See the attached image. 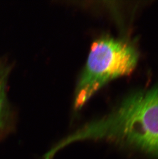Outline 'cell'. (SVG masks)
<instances>
[{
    "label": "cell",
    "instance_id": "cell-1",
    "mask_svg": "<svg viewBox=\"0 0 158 159\" xmlns=\"http://www.w3.org/2000/svg\"><path fill=\"white\" fill-rule=\"evenodd\" d=\"M67 140L123 143L158 157V87L129 96L110 115L84 125Z\"/></svg>",
    "mask_w": 158,
    "mask_h": 159
},
{
    "label": "cell",
    "instance_id": "cell-2",
    "mask_svg": "<svg viewBox=\"0 0 158 159\" xmlns=\"http://www.w3.org/2000/svg\"><path fill=\"white\" fill-rule=\"evenodd\" d=\"M138 59L135 48L128 42L109 36L91 44L75 92L74 109L78 111L107 83L131 74Z\"/></svg>",
    "mask_w": 158,
    "mask_h": 159
},
{
    "label": "cell",
    "instance_id": "cell-3",
    "mask_svg": "<svg viewBox=\"0 0 158 159\" xmlns=\"http://www.w3.org/2000/svg\"><path fill=\"white\" fill-rule=\"evenodd\" d=\"M4 105V93L3 88L0 85V115Z\"/></svg>",
    "mask_w": 158,
    "mask_h": 159
}]
</instances>
